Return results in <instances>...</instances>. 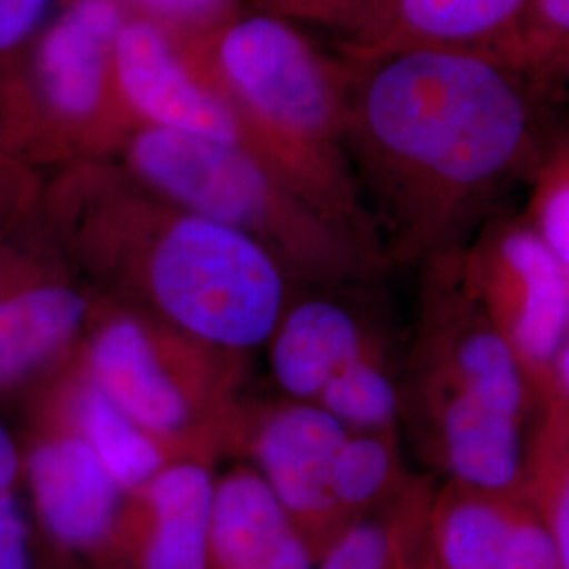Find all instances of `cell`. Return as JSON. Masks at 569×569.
I'll return each mask as SVG.
<instances>
[{
	"label": "cell",
	"instance_id": "cell-1",
	"mask_svg": "<svg viewBox=\"0 0 569 569\" xmlns=\"http://www.w3.org/2000/svg\"><path fill=\"white\" fill-rule=\"evenodd\" d=\"M545 84L498 53L392 49L346 84V157L390 243L427 266L465 251L561 140Z\"/></svg>",
	"mask_w": 569,
	"mask_h": 569
},
{
	"label": "cell",
	"instance_id": "cell-2",
	"mask_svg": "<svg viewBox=\"0 0 569 569\" xmlns=\"http://www.w3.org/2000/svg\"><path fill=\"white\" fill-rule=\"evenodd\" d=\"M127 164L167 203L241 230L283 266L327 277L371 266L373 244L310 203L249 148L142 127L127 142Z\"/></svg>",
	"mask_w": 569,
	"mask_h": 569
},
{
	"label": "cell",
	"instance_id": "cell-3",
	"mask_svg": "<svg viewBox=\"0 0 569 569\" xmlns=\"http://www.w3.org/2000/svg\"><path fill=\"white\" fill-rule=\"evenodd\" d=\"M218 60L244 122L264 131L270 163L310 203L371 241L346 157V84L300 34L262 16L234 23Z\"/></svg>",
	"mask_w": 569,
	"mask_h": 569
},
{
	"label": "cell",
	"instance_id": "cell-4",
	"mask_svg": "<svg viewBox=\"0 0 569 569\" xmlns=\"http://www.w3.org/2000/svg\"><path fill=\"white\" fill-rule=\"evenodd\" d=\"M171 204V203H169ZM150 220L131 266L152 302L209 345L251 348L279 326L283 264L253 237L176 204Z\"/></svg>",
	"mask_w": 569,
	"mask_h": 569
},
{
	"label": "cell",
	"instance_id": "cell-5",
	"mask_svg": "<svg viewBox=\"0 0 569 569\" xmlns=\"http://www.w3.org/2000/svg\"><path fill=\"white\" fill-rule=\"evenodd\" d=\"M114 0H70L0 82V140L34 164L91 131L110 103Z\"/></svg>",
	"mask_w": 569,
	"mask_h": 569
},
{
	"label": "cell",
	"instance_id": "cell-6",
	"mask_svg": "<svg viewBox=\"0 0 569 569\" xmlns=\"http://www.w3.org/2000/svg\"><path fill=\"white\" fill-rule=\"evenodd\" d=\"M468 281L540 397L569 336V274L526 218L496 216L465 251Z\"/></svg>",
	"mask_w": 569,
	"mask_h": 569
},
{
	"label": "cell",
	"instance_id": "cell-7",
	"mask_svg": "<svg viewBox=\"0 0 569 569\" xmlns=\"http://www.w3.org/2000/svg\"><path fill=\"white\" fill-rule=\"evenodd\" d=\"M112 77L127 110L138 114L143 127L253 150L239 108L197 81L157 28L122 23L112 51Z\"/></svg>",
	"mask_w": 569,
	"mask_h": 569
},
{
	"label": "cell",
	"instance_id": "cell-8",
	"mask_svg": "<svg viewBox=\"0 0 569 569\" xmlns=\"http://www.w3.org/2000/svg\"><path fill=\"white\" fill-rule=\"evenodd\" d=\"M430 523L439 569H561L552 536L523 493L453 481Z\"/></svg>",
	"mask_w": 569,
	"mask_h": 569
},
{
	"label": "cell",
	"instance_id": "cell-9",
	"mask_svg": "<svg viewBox=\"0 0 569 569\" xmlns=\"http://www.w3.org/2000/svg\"><path fill=\"white\" fill-rule=\"evenodd\" d=\"M16 234L0 251V387L60 352L89 308L77 287L37 270L34 256L16 247Z\"/></svg>",
	"mask_w": 569,
	"mask_h": 569
},
{
	"label": "cell",
	"instance_id": "cell-10",
	"mask_svg": "<svg viewBox=\"0 0 569 569\" xmlns=\"http://www.w3.org/2000/svg\"><path fill=\"white\" fill-rule=\"evenodd\" d=\"M427 395L437 446L453 479L470 488L523 493L521 422L475 399L435 369L427 371Z\"/></svg>",
	"mask_w": 569,
	"mask_h": 569
},
{
	"label": "cell",
	"instance_id": "cell-11",
	"mask_svg": "<svg viewBox=\"0 0 569 569\" xmlns=\"http://www.w3.org/2000/svg\"><path fill=\"white\" fill-rule=\"evenodd\" d=\"M30 489L44 528L66 547L102 540L119 509V483L84 437H63L34 449Z\"/></svg>",
	"mask_w": 569,
	"mask_h": 569
},
{
	"label": "cell",
	"instance_id": "cell-12",
	"mask_svg": "<svg viewBox=\"0 0 569 569\" xmlns=\"http://www.w3.org/2000/svg\"><path fill=\"white\" fill-rule=\"evenodd\" d=\"M346 427L321 406H291L266 425L258 441L264 481L287 512L321 519L340 509L333 465Z\"/></svg>",
	"mask_w": 569,
	"mask_h": 569
},
{
	"label": "cell",
	"instance_id": "cell-13",
	"mask_svg": "<svg viewBox=\"0 0 569 569\" xmlns=\"http://www.w3.org/2000/svg\"><path fill=\"white\" fill-rule=\"evenodd\" d=\"M89 361L93 385L138 427L167 435L186 425L188 399L138 321H108L93 338Z\"/></svg>",
	"mask_w": 569,
	"mask_h": 569
},
{
	"label": "cell",
	"instance_id": "cell-14",
	"mask_svg": "<svg viewBox=\"0 0 569 569\" xmlns=\"http://www.w3.org/2000/svg\"><path fill=\"white\" fill-rule=\"evenodd\" d=\"M211 550L222 569H312L289 512L251 472L232 475L216 489Z\"/></svg>",
	"mask_w": 569,
	"mask_h": 569
},
{
	"label": "cell",
	"instance_id": "cell-15",
	"mask_svg": "<svg viewBox=\"0 0 569 569\" xmlns=\"http://www.w3.org/2000/svg\"><path fill=\"white\" fill-rule=\"evenodd\" d=\"M272 336L274 380L298 399L319 397L340 369L366 355L357 319L331 300H306L296 306Z\"/></svg>",
	"mask_w": 569,
	"mask_h": 569
},
{
	"label": "cell",
	"instance_id": "cell-16",
	"mask_svg": "<svg viewBox=\"0 0 569 569\" xmlns=\"http://www.w3.org/2000/svg\"><path fill=\"white\" fill-rule=\"evenodd\" d=\"M531 0H390L392 49H460L502 53Z\"/></svg>",
	"mask_w": 569,
	"mask_h": 569
},
{
	"label": "cell",
	"instance_id": "cell-17",
	"mask_svg": "<svg viewBox=\"0 0 569 569\" xmlns=\"http://www.w3.org/2000/svg\"><path fill=\"white\" fill-rule=\"evenodd\" d=\"M216 488L197 465L159 470L150 486L154 533L146 549V569H207Z\"/></svg>",
	"mask_w": 569,
	"mask_h": 569
},
{
	"label": "cell",
	"instance_id": "cell-18",
	"mask_svg": "<svg viewBox=\"0 0 569 569\" xmlns=\"http://www.w3.org/2000/svg\"><path fill=\"white\" fill-rule=\"evenodd\" d=\"M523 496L549 529L561 569H569V406L555 399L538 406L526 449Z\"/></svg>",
	"mask_w": 569,
	"mask_h": 569
},
{
	"label": "cell",
	"instance_id": "cell-19",
	"mask_svg": "<svg viewBox=\"0 0 569 569\" xmlns=\"http://www.w3.org/2000/svg\"><path fill=\"white\" fill-rule=\"evenodd\" d=\"M79 413L84 441L119 486L138 488L157 477L161 451L96 385L84 388Z\"/></svg>",
	"mask_w": 569,
	"mask_h": 569
},
{
	"label": "cell",
	"instance_id": "cell-20",
	"mask_svg": "<svg viewBox=\"0 0 569 569\" xmlns=\"http://www.w3.org/2000/svg\"><path fill=\"white\" fill-rule=\"evenodd\" d=\"M319 401L345 427L380 430L392 425L399 395L380 363L363 355L327 382Z\"/></svg>",
	"mask_w": 569,
	"mask_h": 569
},
{
	"label": "cell",
	"instance_id": "cell-21",
	"mask_svg": "<svg viewBox=\"0 0 569 569\" xmlns=\"http://www.w3.org/2000/svg\"><path fill=\"white\" fill-rule=\"evenodd\" d=\"M545 82H569V0H531L500 53Z\"/></svg>",
	"mask_w": 569,
	"mask_h": 569
},
{
	"label": "cell",
	"instance_id": "cell-22",
	"mask_svg": "<svg viewBox=\"0 0 569 569\" xmlns=\"http://www.w3.org/2000/svg\"><path fill=\"white\" fill-rule=\"evenodd\" d=\"M395 468L392 451L380 437H346L333 465V493L340 507H363L387 488Z\"/></svg>",
	"mask_w": 569,
	"mask_h": 569
},
{
	"label": "cell",
	"instance_id": "cell-23",
	"mask_svg": "<svg viewBox=\"0 0 569 569\" xmlns=\"http://www.w3.org/2000/svg\"><path fill=\"white\" fill-rule=\"evenodd\" d=\"M529 222L569 274V142H561L533 180Z\"/></svg>",
	"mask_w": 569,
	"mask_h": 569
},
{
	"label": "cell",
	"instance_id": "cell-24",
	"mask_svg": "<svg viewBox=\"0 0 569 569\" xmlns=\"http://www.w3.org/2000/svg\"><path fill=\"white\" fill-rule=\"evenodd\" d=\"M39 194L34 164L0 140V251L28 222Z\"/></svg>",
	"mask_w": 569,
	"mask_h": 569
},
{
	"label": "cell",
	"instance_id": "cell-25",
	"mask_svg": "<svg viewBox=\"0 0 569 569\" xmlns=\"http://www.w3.org/2000/svg\"><path fill=\"white\" fill-rule=\"evenodd\" d=\"M53 0H0V82L4 81L41 34Z\"/></svg>",
	"mask_w": 569,
	"mask_h": 569
},
{
	"label": "cell",
	"instance_id": "cell-26",
	"mask_svg": "<svg viewBox=\"0 0 569 569\" xmlns=\"http://www.w3.org/2000/svg\"><path fill=\"white\" fill-rule=\"evenodd\" d=\"M392 536L378 523H359L346 529L319 569H388L392 559Z\"/></svg>",
	"mask_w": 569,
	"mask_h": 569
},
{
	"label": "cell",
	"instance_id": "cell-27",
	"mask_svg": "<svg viewBox=\"0 0 569 569\" xmlns=\"http://www.w3.org/2000/svg\"><path fill=\"white\" fill-rule=\"evenodd\" d=\"M0 569H30L28 526L13 493H0Z\"/></svg>",
	"mask_w": 569,
	"mask_h": 569
},
{
	"label": "cell",
	"instance_id": "cell-28",
	"mask_svg": "<svg viewBox=\"0 0 569 569\" xmlns=\"http://www.w3.org/2000/svg\"><path fill=\"white\" fill-rule=\"evenodd\" d=\"M150 11L173 20H203L218 13L226 0H138Z\"/></svg>",
	"mask_w": 569,
	"mask_h": 569
},
{
	"label": "cell",
	"instance_id": "cell-29",
	"mask_svg": "<svg viewBox=\"0 0 569 569\" xmlns=\"http://www.w3.org/2000/svg\"><path fill=\"white\" fill-rule=\"evenodd\" d=\"M18 475V451L11 441V435L0 420V493L9 491Z\"/></svg>",
	"mask_w": 569,
	"mask_h": 569
},
{
	"label": "cell",
	"instance_id": "cell-30",
	"mask_svg": "<svg viewBox=\"0 0 569 569\" xmlns=\"http://www.w3.org/2000/svg\"><path fill=\"white\" fill-rule=\"evenodd\" d=\"M428 569H439V568H437V566H432V568H428Z\"/></svg>",
	"mask_w": 569,
	"mask_h": 569
}]
</instances>
